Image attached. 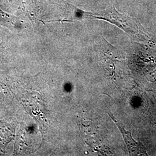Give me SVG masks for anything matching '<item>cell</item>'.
Listing matches in <instances>:
<instances>
[{
	"label": "cell",
	"mask_w": 156,
	"mask_h": 156,
	"mask_svg": "<svg viewBox=\"0 0 156 156\" xmlns=\"http://www.w3.org/2000/svg\"><path fill=\"white\" fill-rule=\"evenodd\" d=\"M115 123L116 124L117 127L123 135V138L126 142V144L128 147L129 153L131 156H144L147 155L145 147L140 142H137L133 138L131 133L127 131L124 128L122 124L119 123L117 120L114 117L113 115L109 114Z\"/></svg>",
	"instance_id": "1"
}]
</instances>
